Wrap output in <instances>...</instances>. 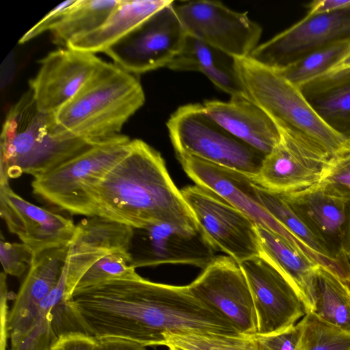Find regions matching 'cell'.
<instances>
[{
	"mask_svg": "<svg viewBox=\"0 0 350 350\" xmlns=\"http://www.w3.org/2000/svg\"><path fill=\"white\" fill-rule=\"evenodd\" d=\"M89 200L90 217L133 229L157 222L200 228L160 152L139 139H131L129 153L91 190Z\"/></svg>",
	"mask_w": 350,
	"mask_h": 350,
	"instance_id": "1",
	"label": "cell"
},
{
	"mask_svg": "<svg viewBox=\"0 0 350 350\" xmlns=\"http://www.w3.org/2000/svg\"><path fill=\"white\" fill-rule=\"evenodd\" d=\"M55 114L40 111L29 90L11 107L1 133L0 183L23 174L40 176L96 146L110 142L70 133L57 122Z\"/></svg>",
	"mask_w": 350,
	"mask_h": 350,
	"instance_id": "2",
	"label": "cell"
},
{
	"mask_svg": "<svg viewBox=\"0 0 350 350\" xmlns=\"http://www.w3.org/2000/svg\"><path fill=\"white\" fill-rule=\"evenodd\" d=\"M144 102L139 78L114 63L103 61L55 115L57 122L70 133L107 142L123 135V126Z\"/></svg>",
	"mask_w": 350,
	"mask_h": 350,
	"instance_id": "3",
	"label": "cell"
},
{
	"mask_svg": "<svg viewBox=\"0 0 350 350\" xmlns=\"http://www.w3.org/2000/svg\"><path fill=\"white\" fill-rule=\"evenodd\" d=\"M234 63L248 97L277 126L301 135L329 158L350 149V139L331 128L313 109L300 88L276 70L262 65L250 57L234 59Z\"/></svg>",
	"mask_w": 350,
	"mask_h": 350,
	"instance_id": "4",
	"label": "cell"
},
{
	"mask_svg": "<svg viewBox=\"0 0 350 350\" xmlns=\"http://www.w3.org/2000/svg\"><path fill=\"white\" fill-rule=\"evenodd\" d=\"M167 128L177 156H193L251 178L258 174L266 157L214 121L202 104L178 107Z\"/></svg>",
	"mask_w": 350,
	"mask_h": 350,
	"instance_id": "5",
	"label": "cell"
},
{
	"mask_svg": "<svg viewBox=\"0 0 350 350\" xmlns=\"http://www.w3.org/2000/svg\"><path fill=\"white\" fill-rule=\"evenodd\" d=\"M131 142L124 135L34 177L33 193L70 214L90 217V192L129 153Z\"/></svg>",
	"mask_w": 350,
	"mask_h": 350,
	"instance_id": "6",
	"label": "cell"
},
{
	"mask_svg": "<svg viewBox=\"0 0 350 350\" xmlns=\"http://www.w3.org/2000/svg\"><path fill=\"white\" fill-rule=\"evenodd\" d=\"M186 37L172 1L104 53L114 64L136 75L167 67L181 51Z\"/></svg>",
	"mask_w": 350,
	"mask_h": 350,
	"instance_id": "7",
	"label": "cell"
},
{
	"mask_svg": "<svg viewBox=\"0 0 350 350\" xmlns=\"http://www.w3.org/2000/svg\"><path fill=\"white\" fill-rule=\"evenodd\" d=\"M187 206L216 251L239 263L262 255L256 225L243 213L198 185L180 190Z\"/></svg>",
	"mask_w": 350,
	"mask_h": 350,
	"instance_id": "8",
	"label": "cell"
},
{
	"mask_svg": "<svg viewBox=\"0 0 350 350\" xmlns=\"http://www.w3.org/2000/svg\"><path fill=\"white\" fill-rule=\"evenodd\" d=\"M177 158L185 173L196 185L217 193L256 226L276 233L312 260L321 261V255L292 234L267 211L261 201L258 185L249 176L193 156L181 155Z\"/></svg>",
	"mask_w": 350,
	"mask_h": 350,
	"instance_id": "9",
	"label": "cell"
},
{
	"mask_svg": "<svg viewBox=\"0 0 350 350\" xmlns=\"http://www.w3.org/2000/svg\"><path fill=\"white\" fill-rule=\"evenodd\" d=\"M174 8L187 35L234 59L249 57L258 46L262 27L249 18L247 12H236L208 0L174 1Z\"/></svg>",
	"mask_w": 350,
	"mask_h": 350,
	"instance_id": "10",
	"label": "cell"
},
{
	"mask_svg": "<svg viewBox=\"0 0 350 350\" xmlns=\"http://www.w3.org/2000/svg\"><path fill=\"white\" fill-rule=\"evenodd\" d=\"M191 293L221 316L239 334H257V317L251 291L239 265L229 256H217L191 283Z\"/></svg>",
	"mask_w": 350,
	"mask_h": 350,
	"instance_id": "11",
	"label": "cell"
},
{
	"mask_svg": "<svg viewBox=\"0 0 350 350\" xmlns=\"http://www.w3.org/2000/svg\"><path fill=\"white\" fill-rule=\"evenodd\" d=\"M278 127L279 143L266 155L258 174L250 178L260 188L279 194L319 183L329 156L301 135Z\"/></svg>",
	"mask_w": 350,
	"mask_h": 350,
	"instance_id": "12",
	"label": "cell"
},
{
	"mask_svg": "<svg viewBox=\"0 0 350 350\" xmlns=\"http://www.w3.org/2000/svg\"><path fill=\"white\" fill-rule=\"evenodd\" d=\"M247 279L257 317L256 334L284 331L307 313L299 294L266 257L257 256L239 263Z\"/></svg>",
	"mask_w": 350,
	"mask_h": 350,
	"instance_id": "13",
	"label": "cell"
},
{
	"mask_svg": "<svg viewBox=\"0 0 350 350\" xmlns=\"http://www.w3.org/2000/svg\"><path fill=\"white\" fill-rule=\"evenodd\" d=\"M350 38V8L304 18L267 42L250 57L269 68L280 70L306 55L340 40Z\"/></svg>",
	"mask_w": 350,
	"mask_h": 350,
	"instance_id": "14",
	"label": "cell"
},
{
	"mask_svg": "<svg viewBox=\"0 0 350 350\" xmlns=\"http://www.w3.org/2000/svg\"><path fill=\"white\" fill-rule=\"evenodd\" d=\"M103 61L95 54L63 47L39 60L29 81L38 109L56 113L79 92Z\"/></svg>",
	"mask_w": 350,
	"mask_h": 350,
	"instance_id": "15",
	"label": "cell"
},
{
	"mask_svg": "<svg viewBox=\"0 0 350 350\" xmlns=\"http://www.w3.org/2000/svg\"><path fill=\"white\" fill-rule=\"evenodd\" d=\"M0 216L34 256L68 245L76 230L72 219L28 202L12 190L9 182L0 183Z\"/></svg>",
	"mask_w": 350,
	"mask_h": 350,
	"instance_id": "16",
	"label": "cell"
},
{
	"mask_svg": "<svg viewBox=\"0 0 350 350\" xmlns=\"http://www.w3.org/2000/svg\"><path fill=\"white\" fill-rule=\"evenodd\" d=\"M280 195L336 257L349 260L347 250L350 234V199L321 183Z\"/></svg>",
	"mask_w": 350,
	"mask_h": 350,
	"instance_id": "17",
	"label": "cell"
},
{
	"mask_svg": "<svg viewBox=\"0 0 350 350\" xmlns=\"http://www.w3.org/2000/svg\"><path fill=\"white\" fill-rule=\"evenodd\" d=\"M133 236V228L98 216L88 217L77 224L59 278L66 289L65 301L99 259L113 252L131 250Z\"/></svg>",
	"mask_w": 350,
	"mask_h": 350,
	"instance_id": "18",
	"label": "cell"
},
{
	"mask_svg": "<svg viewBox=\"0 0 350 350\" xmlns=\"http://www.w3.org/2000/svg\"><path fill=\"white\" fill-rule=\"evenodd\" d=\"M142 231L144 243L133 265L185 264L204 269L217 256L216 250L200 228L191 229L176 224L157 222Z\"/></svg>",
	"mask_w": 350,
	"mask_h": 350,
	"instance_id": "19",
	"label": "cell"
},
{
	"mask_svg": "<svg viewBox=\"0 0 350 350\" xmlns=\"http://www.w3.org/2000/svg\"><path fill=\"white\" fill-rule=\"evenodd\" d=\"M67 246L46 250L34 256L15 297L8 319L10 346H14L34 323L43 300L57 285Z\"/></svg>",
	"mask_w": 350,
	"mask_h": 350,
	"instance_id": "20",
	"label": "cell"
},
{
	"mask_svg": "<svg viewBox=\"0 0 350 350\" xmlns=\"http://www.w3.org/2000/svg\"><path fill=\"white\" fill-rule=\"evenodd\" d=\"M203 105L214 121L266 155L280 140V132L274 121L247 96H231L227 102L206 100Z\"/></svg>",
	"mask_w": 350,
	"mask_h": 350,
	"instance_id": "21",
	"label": "cell"
},
{
	"mask_svg": "<svg viewBox=\"0 0 350 350\" xmlns=\"http://www.w3.org/2000/svg\"><path fill=\"white\" fill-rule=\"evenodd\" d=\"M167 68L200 72L230 96L248 97L236 70L234 58L189 35L187 34L181 51Z\"/></svg>",
	"mask_w": 350,
	"mask_h": 350,
	"instance_id": "22",
	"label": "cell"
},
{
	"mask_svg": "<svg viewBox=\"0 0 350 350\" xmlns=\"http://www.w3.org/2000/svg\"><path fill=\"white\" fill-rule=\"evenodd\" d=\"M172 1L120 0L100 27L71 40L66 47L94 54L104 53L109 46Z\"/></svg>",
	"mask_w": 350,
	"mask_h": 350,
	"instance_id": "23",
	"label": "cell"
},
{
	"mask_svg": "<svg viewBox=\"0 0 350 350\" xmlns=\"http://www.w3.org/2000/svg\"><path fill=\"white\" fill-rule=\"evenodd\" d=\"M299 88L319 116L350 139V69L328 71Z\"/></svg>",
	"mask_w": 350,
	"mask_h": 350,
	"instance_id": "24",
	"label": "cell"
},
{
	"mask_svg": "<svg viewBox=\"0 0 350 350\" xmlns=\"http://www.w3.org/2000/svg\"><path fill=\"white\" fill-rule=\"evenodd\" d=\"M262 255L289 280L301 297L307 313L311 312L318 264L303 254L276 233L256 226Z\"/></svg>",
	"mask_w": 350,
	"mask_h": 350,
	"instance_id": "25",
	"label": "cell"
},
{
	"mask_svg": "<svg viewBox=\"0 0 350 350\" xmlns=\"http://www.w3.org/2000/svg\"><path fill=\"white\" fill-rule=\"evenodd\" d=\"M323 322L350 334V286L318 265L311 312Z\"/></svg>",
	"mask_w": 350,
	"mask_h": 350,
	"instance_id": "26",
	"label": "cell"
},
{
	"mask_svg": "<svg viewBox=\"0 0 350 350\" xmlns=\"http://www.w3.org/2000/svg\"><path fill=\"white\" fill-rule=\"evenodd\" d=\"M120 0H76L51 31L54 44L66 47L71 40L100 27Z\"/></svg>",
	"mask_w": 350,
	"mask_h": 350,
	"instance_id": "27",
	"label": "cell"
},
{
	"mask_svg": "<svg viewBox=\"0 0 350 350\" xmlns=\"http://www.w3.org/2000/svg\"><path fill=\"white\" fill-rule=\"evenodd\" d=\"M65 297L64 284L59 279L42 302L32 327L9 350H51L58 338L64 334L56 319L55 309Z\"/></svg>",
	"mask_w": 350,
	"mask_h": 350,
	"instance_id": "28",
	"label": "cell"
},
{
	"mask_svg": "<svg viewBox=\"0 0 350 350\" xmlns=\"http://www.w3.org/2000/svg\"><path fill=\"white\" fill-rule=\"evenodd\" d=\"M349 51L350 38L314 51L276 70L291 83L300 88L329 70Z\"/></svg>",
	"mask_w": 350,
	"mask_h": 350,
	"instance_id": "29",
	"label": "cell"
},
{
	"mask_svg": "<svg viewBox=\"0 0 350 350\" xmlns=\"http://www.w3.org/2000/svg\"><path fill=\"white\" fill-rule=\"evenodd\" d=\"M261 201L267 211L292 234L317 253L340 261L350 262L336 257L288 206L279 193L258 187Z\"/></svg>",
	"mask_w": 350,
	"mask_h": 350,
	"instance_id": "30",
	"label": "cell"
},
{
	"mask_svg": "<svg viewBox=\"0 0 350 350\" xmlns=\"http://www.w3.org/2000/svg\"><path fill=\"white\" fill-rule=\"evenodd\" d=\"M163 346L169 350H257L254 336L216 334H167Z\"/></svg>",
	"mask_w": 350,
	"mask_h": 350,
	"instance_id": "31",
	"label": "cell"
},
{
	"mask_svg": "<svg viewBox=\"0 0 350 350\" xmlns=\"http://www.w3.org/2000/svg\"><path fill=\"white\" fill-rule=\"evenodd\" d=\"M303 332L295 350H350V334L319 319L312 312L301 319Z\"/></svg>",
	"mask_w": 350,
	"mask_h": 350,
	"instance_id": "32",
	"label": "cell"
},
{
	"mask_svg": "<svg viewBox=\"0 0 350 350\" xmlns=\"http://www.w3.org/2000/svg\"><path fill=\"white\" fill-rule=\"evenodd\" d=\"M131 250L116 251L108 254L95 262L83 275L76 288L90 286L112 279H129L139 274L133 265Z\"/></svg>",
	"mask_w": 350,
	"mask_h": 350,
	"instance_id": "33",
	"label": "cell"
},
{
	"mask_svg": "<svg viewBox=\"0 0 350 350\" xmlns=\"http://www.w3.org/2000/svg\"><path fill=\"white\" fill-rule=\"evenodd\" d=\"M34 258L32 250L23 243H10L0 241V260L3 271L6 275L21 277L29 268Z\"/></svg>",
	"mask_w": 350,
	"mask_h": 350,
	"instance_id": "34",
	"label": "cell"
},
{
	"mask_svg": "<svg viewBox=\"0 0 350 350\" xmlns=\"http://www.w3.org/2000/svg\"><path fill=\"white\" fill-rule=\"evenodd\" d=\"M320 183L350 199V149L329 159Z\"/></svg>",
	"mask_w": 350,
	"mask_h": 350,
	"instance_id": "35",
	"label": "cell"
},
{
	"mask_svg": "<svg viewBox=\"0 0 350 350\" xmlns=\"http://www.w3.org/2000/svg\"><path fill=\"white\" fill-rule=\"evenodd\" d=\"M301 319L289 328L274 334H256L257 350H295L303 332Z\"/></svg>",
	"mask_w": 350,
	"mask_h": 350,
	"instance_id": "36",
	"label": "cell"
},
{
	"mask_svg": "<svg viewBox=\"0 0 350 350\" xmlns=\"http://www.w3.org/2000/svg\"><path fill=\"white\" fill-rule=\"evenodd\" d=\"M76 0L62 2L51 10L42 20L27 31L19 40V44H24L46 31H51L64 18L69 8Z\"/></svg>",
	"mask_w": 350,
	"mask_h": 350,
	"instance_id": "37",
	"label": "cell"
},
{
	"mask_svg": "<svg viewBox=\"0 0 350 350\" xmlns=\"http://www.w3.org/2000/svg\"><path fill=\"white\" fill-rule=\"evenodd\" d=\"M97 340L82 332L62 335L51 350H96Z\"/></svg>",
	"mask_w": 350,
	"mask_h": 350,
	"instance_id": "38",
	"label": "cell"
},
{
	"mask_svg": "<svg viewBox=\"0 0 350 350\" xmlns=\"http://www.w3.org/2000/svg\"><path fill=\"white\" fill-rule=\"evenodd\" d=\"M10 294L8 293L6 274L2 271L0 275V350H7L8 334V301Z\"/></svg>",
	"mask_w": 350,
	"mask_h": 350,
	"instance_id": "39",
	"label": "cell"
},
{
	"mask_svg": "<svg viewBox=\"0 0 350 350\" xmlns=\"http://www.w3.org/2000/svg\"><path fill=\"white\" fill-rule=\"evenodd\" d=\"M307 8V14L329 13L350 8V0H316L310 2Z\"/></svg>",
	"mask_w": 350,
	"mask_h": 350,
	"instance_id": "40",
	"label": "cell"
},
{
	"mask_svg": "<svg viewBox=\"0 0 350 350\" xmlns=\"http://www.w3.org/2000/svg\"><path fill=\"white\" fill-rule=\"evenodd\" d=\"M96 350H146V347L131 340L119 338L97 339Z\"/></svg>",
	"mask_w": 350,
	"mask_h": 350,
	"instance_id": "41",
	"label": "cell"
},
{
	"mask_svg": "<svg viewBox=\"0 0 350 350\" xmlns=\"http://www.w3.org/2000/svg\"><path fill=\"white\" fill-rule=\"evenodd\" d=\"M344 69H350V51L328 71H334Z\"/></svg>",
	"mask_w": 350,
	"mask_h": 350,
	"instance_id": "42",
	"label": "cell"
},
{
	"mask_svg": "<svg viewBox=\"0 0 350 350\" xmlns=\"http://www.w3.org/2000/svg\"><path fill=\"white\" fill-rule=\"evenodd\" d=\"M347 256L350 260V234H349L348 247H347Z\"/></svg>",
	"mask_w": 350,
	"mask_h": 350,
	"instance_id": "43",
	"label": "cell"
}]
</instances>
